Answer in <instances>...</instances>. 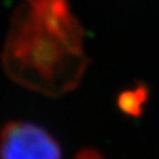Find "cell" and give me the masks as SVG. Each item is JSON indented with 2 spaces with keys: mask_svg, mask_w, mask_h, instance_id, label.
I'll return each mask as SVG.
<instances>
[{
  "mask_svg": "<svg viewBox=\"0 0 159 159\" xmlns=\"http://www.w3.org/2000/svg\"><path fill=\"white\" fill-rule=\"evenodd\" d=\"M2 61L8 76L31 90L49 97L73 90L89 60L69 0H20Z\"/></svg>",
  "mask_w": 159,
  "mask_h": 159,
  "instance_id": "6da1fadb",
  "label": "cell"
},
{
  "mask_svg": "<svg viewBox=\"0 0 159 159\" xmlns=\"http://www.w3.org/2000/svg\"><path fill=\"white\" fill-rule=\"evenodd\" d=\"M0 159H62L61 146L44 127L12 121L0 131Z\"/></svg>",
  "mask_w": 159,
  "mask_h": 159,
  "instance_id": "7a4b0ae2",
  "label": "cell"
},
{
  "mask_svg": "<svg viewBox=\"0 0 159 159\" xmlns=\"http://www.w3.org/2000/svg\"><path fill=\"white\" fill-rule=\"evenodd\" d=\"M146 89L143 86H137L131 90H125L118 97L119 109L129 116H139L142 106L146 101Z\"/></svg>",
  "mask_w": 159,
  "mask_h": 159,
  "instance_id": "3957f363",
  "label": "cell"
},
{
  "mask_svg": "<svg viewBox=\"0 0 159 159\" xmlns=\"http://www.w3.org/2000/svg\"><path fill=\"white\" fill-rule=\"evenodd\" d=\"M74 159H105V158L96 148H82V150H80L76 154Z\"/></svg>",
  "mask_w": 159,
  "mask_h": 159,
  "instance_id": "277c9868",
  "label": "cell"
}]
</instances>
